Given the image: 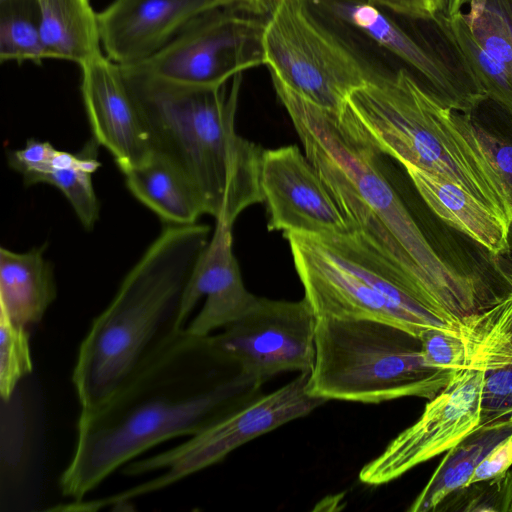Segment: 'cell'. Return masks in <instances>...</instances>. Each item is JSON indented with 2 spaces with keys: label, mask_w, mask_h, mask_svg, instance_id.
I'll return each instance as SVG.
<instances>
[{
  "label": "cell",
  "mask_w": 512,
  "mask_h": 512,
  "mask_svg": "<svg viewBox=\"0 0 512 512\" xmlns=\"http://www.w3.org/2000/svg\"><path fill=\"white\" fill-rule=\"evenodd\" d=\"M218 7H237L254 13H261L266 7L265 0H216Z\"/></svg>",
  "instance_id": "35"
},
{
  "label": "cell",
  "mask_w": 512,
  "mask_h": 512,
  "mask_svg": "<svg viewBox=\"0 0 512 512\" xmlns=\"http://www.w3.org/2000/svg\"><path fill=\"white\" fill-rule=\"evenodd\" d=\"M214 8L216 0H114L98 13L101 45L118 65L138 63Z\"/></svg>",
  "instance_id": "17"
},
{
  "label": "cell",
  "mask_w": 512,
  "mask_h": 512,
  "mask_svg": "<svg viewBox=\"0 0 512 512\" xmlns=\"http://www.w3.org/2000/svg\"><path fill=\"white\" fill-rule=\"evenodd\" d=\"M44 44L51 59L79 67L102 55L98 13L90 0H36Z\"/></svg>",
  "instance_id": "21"
},
{
  "label": "cell",
  "mask_w": 512,
  "mask_h": 512,
  "mask_svg": "<svg viewBox=\"0 0 512 512\" xmlns=\"http://www.w3.org/2000/svg\"><path fill=\"white\" fill-rule=\"evenodd\" d=\"M511 433L512 422L479 425L446 451L442 461L408 510L435 511L448 495L468 484L475 468L484 457Z\"/></svg>",
  "instance_id": "23"
},
{
  "label": "cell",
  "mask_w": 512,
  "mask_h": 512,
  "mask_svg": "<svg viewBox=\"0 0 512 512\" xmlns=\"http://www.w3.org/2000/svg\"><path fill=\"white\" fill-rule=\"evenodd\" d=\"M418 338L429 366L452 371L468 368L466 344L459 326L453 330L428 328Z\"/></svg>",
  "instance_id": "30"
},
{
  "label": "cell",
  "mask_w": 512,
  "mask_h": 512,
  "mask_svg": "<svg viewBox=\"0 0 512 512\" xmlns=\"http://www.w3.org/2000/svg\"><path fill=\"white\" fill-rule=\"evenodd\" d=\"M482 380L477 368L456 371L418 420L362 467L360 481L372 486L391 482L463 440L480 425Z\"/></svg>",
  "instance_id": "13"
},
{
  "label": "cell",
  "mask_w": 512,
  "mask_h": 512,
  "mask_svg": "<svg viewBox=\"0 0 512 512\" xmlns=\"http://www.w3.org/2000/svg\"><path fill=\"white\" fill-rule=\"evenodd\" d=\"M100 166L97 157L82 165L54 169L32 176L23 183L26 187L48 184L60 190L83 228L90 231L95 227L100 214V202L92 183V174Z\"/></svg>",
  "instance_id": "27"
},
{
  "label": "cell",
  "mask_w": 512,
  "mask_h": 512,
  "mask_svg": "<svg viewBox=\"0 0 512 512\" xmlns=\"http://www.w3.org/2000/svg\"><path fill=\"white\" fill-rule=\"evenodd\" d=\"M283 237L317 318L380 321L416 337L458 327L418 301L394 266L353 231Z\"/></svg>",
  "instance_id": "6"
},
{
  "label": "cell",
  "mask_w": 512,
  "mask_h": 512,
  "mask_svg": "<svg viewBox=\"0 0 512 512\" xmlns=\"http://www.w3.org/2000/svg\"><path fill=\"white\" fill-rule=\"evenodd\" d=\"M210 230L198 222L166 224L93 319L72 372L80 411L103 403L161 338L178 330L183 295Z\"/></svg>",
  "instance_id": "5"
},
{
  "label": "cell",
  "mask_w": 512,
  "mask_h": 512,
  "mask_svg": "<svg viewBox=\"0 0 512 512\" xmlns=\"http://www.w3.org/2000/svg\"><path fill=\"white\" fill-rule=\"evenodd\" d=\"M456 371L429 366L408 331L374 320L317 318L308 392L315 397L378 404L433 399Z\"/></svg>",
  "instance_id": "7"
},
{
  "label": "cell",
  "mask_w": 512,
  "mask_h": 512,
  "mask_svg": "<svg viewBox=\"0 0 512 512\" xmlns=\"http://www.w3.org/2000/svg\"><path fill=\"white\" fill-rule=\"evenodd\" d=\"M437 15L450 18L461 10V0H435Z\"/></svg>",
  "instance_id": "36"
},
{
  "label": "cell",
  "mask_w": 512,
  "mask_h": 512,
  "mask_svg": "<svg viewBox=\"0 0 512 512\" xmlns=\"http://www.w3.org/2000/svg\"><path fill=\"white\" fill-rule=\"evenodd\" d=\"M309 2L401 59L447 107L473 113L487 99L441 15H437L440 30L433 41L421 40L367 0Z\"/></svg>",
  "instance_id": "11"
},
{
  "label": "cell",
  "mask_w": 512,
  "mask_h": 512,
  "mask_svg": "<svg viewBox=\"0 0 512 512\" xmlns=\"http://www.w3.org/2000/svg\"><path fill=\"white\" fill-rule=\"evenodd\" d=\"M140 110L152 150L189 182L204 214L233 226L263 203L264 150L235 129L242 73L215 87H181L122 71Z\"/></svg>",
  "instance_id": "4"
},
{
  "label": "cell",
  "mask_w": 512,
  "mask_h": 512,
  "mask_svg": "<svg viewBox=\"0 0 512 512\" xmlns=\"http://www.w3.org/2000/svg\"><path fill=\"white\" fill-rule=\"evenodd\" d=\"M211 346L175 330L161 338L99 406L80 411L63 495L79 502L121 466L179 436H192L257 389Z\"/></svg>",
  "instance_id": "1"
},
{
  "label": "cell",
  "mask_w": 512,
  "mask_h": 512,
  "mask_svg": "<svg viewBox=\"0 0 512 512\" xmlns=\"http://www.w3.org/2000/svg\"><path fill=\"white\" fill-rule=\"evenodd\" d=\"M51 56L44 44L36 0H0V60L41 64Z\"/></svg>",
  "instance_id": "24"
},
{
  "label": "cell",
  "mask_w": 512,
  "mask_h": 512,
  "mask_svg": "<svg viewBox=\"0 0 512 512\" xmlns=\"http://www.w3.org/2000/svg\"><path fill=\"white\" fill-rule=\"evenodd\" d=\"M461 12L475 40L512 79V0H461Z\"/></svg>",
  "instance_id": "25"
},
{
  "label": "cell",
  "mask_w": 512,
  "mask_h": 512,
  "mask_svg": "<svg viewBox=\"0 0 512 512\" xmlns=\"http://www.w3.org/2000/svg\"><path fill=\"white\" fill-rule=\"evenodd\" d=\"M443 19L487 99L512 116V79L508 72L475 40L461 10Z\"/></svg>",
  "instance_id": "26"
},
{
  "label": "cell",
  "mask_w": 512,
  "mask_h": 512,
  "mask_svg": "<svg viewBox=\"0 0 512 512\" xmlns=\"http://www.w3.org/2000/svg\"><path fill=\"white\" fill-rule=\"evenodd\" d=\"M273 85L351 230L394 266L418 301L457 325L500 299L499 287L435 250L380 171L377 153L348 135L336 115Z\"/></svg>",
  "instance_id": "2"
},
{
  "label": "cell",
  "mask_w": 512,
  "mask_h": 512,
  "mask_svg": "<svg viewBox=\"0 0 512 512\" xmlns=\"http://www.w3.org/2000/svg\"><path fill=\"white\" fill-rule=\"evenodd\" d=\"M46 248V243L25 252L0 248V313L27 329L42 320L57 297Z\"/></svg>",
  "instance_id": "20"
},
{
  "label": "cell",
  "mask_w": 512,
  "mask_h": 512,
  "mask_svg": "<svg viewBox=\"0 0 512 512\" xmlns=\"http://www.w3.org/2000/svg\"><path fill=\"white\" fill-rule=\"evenodd\" d=\"M269 4L263 47L272 81L338 117L378 71L318 20L309 0Z\"/></svg>",
  "instance_id": "8"
},
{
  "label": "cell",
  "mask_w": 512,
  "mask_h": 512,
  "mask_svg": "<svg viewBox=\"0 0 512 512\" xmlns=\"http://www.w3.org/2000/svg\"><path fill=\"white\" fill-rule=\"evenodd\" d=\"M308 378L309 373H300L280 388L239 404L183 443L126 464L123 471L128 476L161 473L127 490L94 500V507L117 505L163 489L216 464L247 442L309 415L326 400L308 392Z\"/></svg>",
  "instance_id": "9"
},
{
  "label": "cell",
  "mask_w": 512,
  "mask_h": 512,
  "mask_svg": "<svg viewBox=\"0 0 512 512\" xmlns=\"http://www.w3.org/2000/svg\"><path fill=\"white\" fill-rule=\"evenodd\" d=\"M28 329L0 313V394L2 402L12 399L18 383L32 372Z\"/></svg>",
  "instance_id": "28"
},
{
  "label": "cell",
  "mask_w": 512,
  "mask_h": 512,
  "mask_svg": "<svg viewBox=\"0 0 512 512\" xmlns=\"http://www.w3.org/2000/svg\"><path fill=\"white\" fill-rule=\"evenodd\" d=\"M236 7L208 10L161 50L131 65L128 75L181 87L221 86L246 69L265 65V20Z\"/></svg>",
  "instance_id": "10"
},
{
  "label": "cell",
  "mask_w": 512,
  "mask_h": 512,
  "mask_svg": "<svg viewBox=\"0 0 512 512\" xmlns=\"http://www.w3.org/2000/svg\"><path fill=\"white\" fill-rule=\"evenodd\" d=\"M232 227L215 222L186 286L178 330L207 337L242 317L256 303L258 297L245 287L233 253Z\"/></svg>",
  "instance_id": "16"
},
{
  "label": "cell",
  "mask_w": 512,
  "mask_h": 512,
  "mask_svg": "<svg viewBox=\"0 0 512 512\" xmlns=\"http://www.w3.org/2000/svg\"><path fill=\"white\" fill-rule=\"evenodd\" d=\"M491 259L497 275L512 287V225L507 248Z\"/></svg>",
  "instance_id": "34"
},
{
  "label": "cell",
  "mask_w": 512,
  "mask_h": 512,
  "mask_svg": "<svg viewBox=\"0 0 512 512\" xmlns=\"http://www.w3.org/2000/svg\"><path fill=\"white\" fill-rule=\"evenodd\" d=\"M261 184L269 213L268 231H352L316 168L297 145L264 150Z\"/></svg>",
  "instance_id": "14"
},
{
  "label": "cell",
  "mask_w": 512,
  "mask_h": 512,
  "mask_svg": "<svg viewBox=\"0 0 512 512\" xmlns=\"http://www.w3.org/2000/svg\"><path fill=\"white\" fill-rule=\"evenodd\" d=\"M426 205L443 222L494 257L507 248L511 225L457 184L415 166L403 165Z\"/></svg>",
  "instance_id": "19"
},
{
  "label": "cell",
  "mask_w": 512,
  "mask_h": 512,
  "mask_svg": "<svg viewBox=\"0 0 512 512\" xmlns=\"http://www.w3.org/2000/svg\"><path fill=\"white\" fill-rule=\"evenodd\" d=\"M438 510L512 512V467L500 476L457 489L437 506Z\"/></svg>",
  "instance_id": "29"
},
{
  "label": "cell",
  "mask_w": 512,
  "mask_h": 512,
  "mask_svg": "<svg viewBox=\"0 0 512 512\" xmlns=\"http://www.w3.org/2000/svg\"><path fill=\"white\" fill-rule=\"evenodd\" d=\"M316 325L317 316L304 297L298 301L258 297L248 312L208 340L259 388L281 372H311Z\"/></svg>",
  "instance_id": "12"
},
{
  "label": "cell",
  "mask_w": 512,
  "mask_h": 512,
  "mask_svg": "<svg viewBox=\"0 0 512 512\" xmlns=\"http://www.w3.org/2000/svg\"><path fill=\"white\" fill-rule=\"evenodd\" d=\"M458 326L468 367L483 375L480 426L512 422V291Z\"/></svg>",
  "instance_id": "18"
},
{
  "label": "cell",
  "mask_w": 512,
  "mask_h": 512,
  "mask_svg": "<svg viewBox=\"0 0 512 512\" xmlns=\"http://www.w3.org/2000/svg\"><path fill=\"white\" fill-rule=\"evenodd\" d=\"M474 121L480 140L490 152L496 167L512 192V138L490 131L475 118Z\"/></svg>",
  "instance_id": "31"
},
{
  "label": "cell",
  "mask_w": 512,
  "mask_h": 512,
  "mask_svg": "<svg viewBox=\"0 0 512 512\" xmlns=\"http://www.w3.org/2000/svg\"><path fill=\"white\" fill-rule=\"evenodd\" d=\"M80 68L92 138L123 174L146 164L153 155L150 138L120 66L102 54Z\"/></svg>",
  "instance_id": "15"
},
{
  "label": "cell",
  "mask_w": 512,
  "mask_h": 512,
  "mask_svg": "<svg viewBox=\"0 0 512 512\" xmlns=\"http://www.w3.org/2000/svg\"><path fill=\"white\" fill-rule=\"evenodd\" d=\"M124 176L129 192L166 224H195L204 215L186 178L157 153L153 152L146 164Z\"/></svg>",
  "instance_id": "22"
},
{
  "label": "cell",
  "mask_w": 512,
  "mask_h": 512,
  "mask_svg": "<svg viewBox=\"0 0 512 512\" xmlns=\"http://www.w3.org/2000/svg\"><path fill=\"white\" fill-rule=\"evenodd\" d=\"M512 467V433L500 441L475 468L467 485L500 476Z\"/></svg>",
  "instance_id": "32"
},
{
  "label": "cell",
  "mask_w": 512,
  "mask_h": 512,
  "mask_svg": "<svg viewBox=\"0 0 512 512\" xmlns=\"http://www.w3.org/2000/svg\"><path fill=\"white\" fill-rule=\"evenodd\" d=\"M266 1V0H265ZM268 2L272 0H267ZM379 7L414 20H433L437 16L435 0H367Z\"/></svg>",
  "instance_id": "33"
},
{
  "label": "cell",
  "mask_w": 512,
  "mask_h": 512,
  "mask_svg": "<svg viewBox=\"0 0 512 512\" xmlns=\"http://www.w3.org/2000/svg\"><path fill=\"white\" fill-rule=\"evenodd\" d=\"M337 119L378 155L457 184L512 225V192L479 138L473 113L447 107L406 69L378 72L349 95Z\"/></svg>",
  "instance_id": "3"
}]
</instances>
